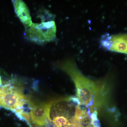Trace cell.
<instances>
[{"label": "cell", "mask_w": 127, "mask_h": 127, "mask_svg": "<svg viewBox=\"0 0 127 127\" xmlns=\"http://www.w3.org/2000/svg\"><path fill=\"white\" fill-rule=\"evenodd\" d=\"M61 67L72 79L76 89L77 97L81 103L93 111H97L106 103L109 92L107 83L86 77L72 62H65Z\"/></svg>", "instance_id": "obj_1"}, {"label": "cell", "mask_w": 127, "mask_h": 127, "mask_svg": "<svg viewBox=\"0 0 127 127\" xmlns=\"http://www.w3.org/2000/svg\"><path fill=\"white\" fill-rule=\"evenodd\" d=\"M101 45L105 50L127 54V34H105L102 37Z\"/></svg>", "instance_id": "obj_4"}, {"label": "cell", "mask_w": 127, "mask_h": 127, "mask_svg": "<svg viewBox=\"0 0 127 127\" xmlns=\"http://www.w3.org/2000/svg\"><path fill=\"white\" fill-rule=\"evenodd\" d=\"M0 85V106L16 112L20 115L26 103H30V98L27 97L20 84Z\"/></svg>", "instance_id": "obj_2"}, {"label": "cell", "mask_w": 127, "mask_h": 127, "mask_svg": "<svg viewBox=\"0 0 127 127\" xmlns=\"http://www.w3.org/2000/svg\"><path fill=\"white\" fill-rule=\"evenodd\" d=\"M51 102V101L36 104L30 100V116L32 123L40 126L46 125Z\"/></svg>", "instance_id": "obj_5"}, {"label": "cell", "mask_w": 127, "mask_h": 127, "mask_svg": "<svg viewBox=\"0 0 127 127\" xmlns=\"http://www.w3.org/2000/svg\"><path fill=\"white\" fill-rule=\"evenodd\" d=\"M28 30L29 38L35 41H50L56 37V27L53 20L43 21L40 24H32Z\"/></svg>", "instance_id": "obj_3"}, {"label": "cell", "mask_w": 127, "mask_h": 127, "mask_svg": "<svg viewBox=\"0 0 127 127\" xmlns=\"http://www.w3.org/2000/svg\"><path fill=\"white\" fill-rule=\"evenodd\" d=\"M17 15L26 28H29L32 25L31 17L27 5L23 1H12Z\"/></svg>", "instance_id": "obj_6"}]
</instances>
